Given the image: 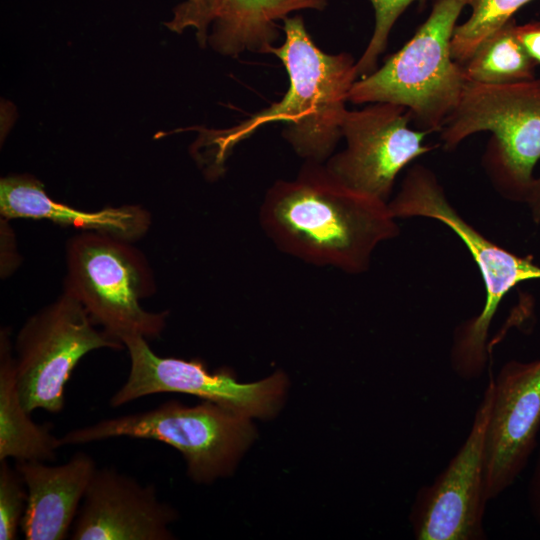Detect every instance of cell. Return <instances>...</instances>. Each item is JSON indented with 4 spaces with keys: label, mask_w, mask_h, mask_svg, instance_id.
<instances>
[{
    "label": "cell",
    "mask_w": 540,
    "mask_h": 540,
    "mask_svg": "<svg viewBox=\"0 0 540 540\" xmlns=\"http://www.w3.org/2000/svg\"><path fill=\"white\" fill-rule=\"evenodd\" d=\"M26 485L14 467L7 460L0 461V539L17 538L26 506Z\"/></svg>",
    "instance_id": "44dd1931"
},
{
    "label": "cell",
    "mask_w": 540,
    "mask_h": 540,
    "mask_svg": "<svg viewBox=\"0 0 540 540\" xmlns=\"http://www.w3.org/2000/svg\"><path fill=\"white\" fill-rule=\"evenodd\" d=\"M8 219L1 217L0 237H1V277L7 278L20 265V257L16 250L13 229L8 223Z\"/></svg>",
    "instance_id": "603a6c76"
},
{
    "label": "cell",
    "mask_w": 540,
    "mask_h": 540,
    "mask_svg": "<svg viewBox=\"0 0 540 540\" xmlns=\"http://www.w3.org/2000/svg\"><path fill=\"white\" fill-rule=\"evenodd\" d=\"M517 36L531 56V58L540 64V21H532L523 25L516 26Z\"/></svg>",
    "instance_id": "cb8c5ba5"
},
{
    "label": "cell",
    "mask_w": 540,
    "mask_h": 540,
    "mask_svg": "<svg viewBox=\"0 0 540 540\" xmlns=\"http://www.w3.org/2000/svg\"><path fill=\"white\" fill-rule=\"evenodd\" d=\"M281 27L285 39L273 46L283 63L289 88L283 98L243 122L223 130H206L198 146L222 165L229 151L267 123H285L283 136L305 162L325 163L342 137L349 93L357 81L356 61L347 52L329 54L312 40L300 15L288 16Z\"/></svg>",
    "instance_id": "7a4b0ae2"
},
{
    "label": "cell",
    "mask_w": 540,
    "mask_h": 540,
    "mask_svg": "<svg viewBox=\"0 0 540 540\" xmlns=\"http://www.w3.org/2000/svg\"><path fill=\"white\" fill-rule=\"evenodd\" d=\"M410 122L406 107L389 102L347 110L346 147L324 163L327 171L349 189L388 203L397 175L434 148L424 144L429 132L410 128Z\"/></svg>",
    "instance_id": "30bf717a"
},
{
    "label": "cell",
    "mask_w": 540,
    "mask_h": 540,
    "mask_svg": "<svg viewBox=\"0 0 540 540\" xmlns=\"http://www.w3.org/2000/svg\"><path fill=\"white\" fill-rule=\"evenodd\" d=\"M469 1L436 0L415 34L380 68L353 84L349 102L402 105L418 129L439 132L465 85L461 65L452 58L451 43Z\"/></svg>",
    "instance_id": "5b68a950"
},
{
    "label": "cell",
    "mask_w": 540,
    "mask_h": 540,
    "mask_svg": "<svg viewBox=\"0 0 540 540\" xmlns=\"http://www.w3.org/2000/svg\"><path fill=\"white\" fill-rule=\"evenodd\" d=\"M219 3L220 0H186L174 8L173 17L165 22V26L177 33L194 28L199 44L205 46L208 27L216 15Z\"/></svg>",
    "instance_id": "7402d4cb"
},
{
    "label": "cell",
    "mask_w": 540,
    "mask_h": 540,
    "mask_svg": "<svg viewBox=\"0 0 540 540\" xmlns=\"http://www.w3.org/2000/svg\"><path fill=\"white\" fill-rule=\"evenodd\" d=\"M249 419L211 401L195 406L168 401L145 412L70 430L59 439L61 446L119 437L163 442L183 455L192 480L210 483L229 474L254 439Z\"/></svg>",
    "instance_id": "8992f818"
},
{
    "label": "cell",
    "mask_w": 540,
    "mask_h": 540,
    "mask_svg": "<svg viewBox=\"0 0 540 540\" xmlns=\"http://www.w3.org/2000/svg\"><path fill=\"white\" fill-rule=\"evenodd\" d=\"M259 221L285 254L349 274L367 271L377 246L400 232L388 203L349 189L316 162L267 190Z\"/></svg>",
    "instance_id": "6da1fadb"
},
{
    "label": "cell",
    "mask_w": 540,
    "mask_h": 540,
    "mask_svg": "<svg viewBox=\"0 0 540 540\" xmlns=\"http://www.w3.org/2000/svg\"><path fill=\"white\" fill-rule=\"evenodd\" d=\"M532 0H470L469 18L456 26L451 54L463 64L494 31L513 18V15Z\"/></svg>",
    "instance_id": "d6986e66"
},
{
    "label": "cell",
    "mask_w": 540,
    "mask_h": 540,
    "mask_svg": "<svg viewBox=\"0 0 540 540\" xmlns=\"http://www.w3.org/2000/svg\"><path fill=\"white\" fill-rule=\"evenodd\" d=\"M96 326L66 290L24 322L13 352L18 394L30 414L38 409L54 414L63 410L65 386L86 354L101 348H125Z\"/></svg>",
    "instance_id": "ba28073f"
},
{
    "label": "cell",
    "mask_w": 540,
    "mask_h": 540,
    "mask_svg": "<svg viewBox=\"0 0 540 540\" xmlns=\"http://www.w3.org/2000/svg\"><path fill=\"white\" fill-rule=\"evenodd\" d=\"M388 208L396 219L423 217L444 224L478 266L485 287L484 305L478 315L456 327L450 363L461 379L481 377L490 361L489 330L500 303L518 284L540 279V265L531 255L520 256L496 244L466 221L450 203L436 175L424 165L408 169Z\"/></svg>",
    "instance_id": "3957f363"
},
{
    "label": "cell",
    "mask_w": 540,
    "mask_h": 540,
    "mask_svg": "<svg viewBox=\"0 0 540 540\" xmlns=\"http://www.w3.org/2000/svg\"><path fill=\"white\" fill-rule=\"evenodd\" d=\"M374 9L375 24L368 45L356 61L358 76L365 77L377 69L379 56L386 49L390 32L402 13L413 3L427 0H369Z\"/></svg>",
    "instance_id": "ffe728a7"
},
{
    "label": "cell",
    "mask_w": 540,
    "mask_h": 540,
    "mask_svg": "<svg viewBox=\"0 0 540 540\" xmlns=\"http://www.w3.org/2000/svg\"><path fill=\"white\" fill-rule=\"evenodd\" d=\"M327 0H220L208 42L218 53H269L280 36L278 20L294 11L323 10Z\"/></svg>",
    "instance_id": "2e32d148"
},
{
    "label": "cell",
    "mask_w": 540,
    "mask_h": 540,
    "mask_svg": "<svg viewBox=\"0 0 540 540\" xmlns=\"http://www.w3.org/2000/svg\"><path fill=\"white\" fill-rule=\"evenodd\" d=\"M130 358L126 381L109 404L117 408L144 396L183 393L211 401L247 417L266 418L279 409L287 388V377L278 371L253 383H240L227 369L210 372L199 359L161 357L141 335L122 340Z\"/></svg>",
    "instance_id": "9c48e42d"
},
{
    "label": "cell",
    "mask_w": 540,
    "mask_h": 540,
    "mask_svg": "<svg viewBox=\"0 0 540 540\" xmlns=\"http://www.w3.org/2000/svg\"><path fill=\"white\" fill-rule=\"evenodd\" d=\"M176 510L113 467L97 468L86 489L69 538L72 540H171Z\"/></svg>",
    "instance_id": "4fadbf2b"
},
{
    "label": "cell",
    "mask_w": 540,
    "mask_h": 540,
    "mask_svg": "<svg viewBox=\"0 0 540 540\" xmlns=\"http://www.w3.org/2000/svg\"><path fill=\"white\" fill-rule=\"evenodd\" d=\"M492 396L493 374L489 370L488 384L464 443L434 481L416 493L409 515L415 539H486L484 443Z\"/></svg>",
    "instance_id": "8fae6325"
},
{
    "label": "cell",
    "mask_w": 540,
    "mask_h": 540,
    "mask_svg": "<svg viewBox=\"0 0 540 540\" xmlns=\"http://www.w3.org/2000/svg\"><path fill=\"white\" fill-rule=\"evenodd\" d=\"M0 214L8 220H48L129 242L145 236L151 225L150 213L139 205L107 206L85 211L57 202L46 193L43 183L29 174L1 178Z\"/></svg>",
    "instance_id": "9a60e30c"
},
{
    "label": "cell",
    "mask_w": 540,
    "mask_h": 540,
    "mask_svg": "<svg viewBox=\"0 0 540 540\" xmlns=\"http://www.w3.org/2000/svg\"><path fill=\"white\" fill-rule=\"evenodd\" d=\"M514 18L490 34L461 65L465 82L506 84L535 78L538 64L516 33Z\"/></svg>",
    "instance_id": "ac0fdd59"
},
{
    "label": "cell",
    "mask_w": 540,
    "mask_h": 540,
    "mask_svg": "<svg viewBox=\"0 0 540 540\" xmlns=\"http://www.w3.org/2000/svg\"><path fill=\"white\" fill-rule=\"evenodd\" d=\"M525 203L528 205L534 221L540 224V175L535 177Z\"/></svg>",
    "instance_id": "484cf974"
},
{
    "label": "cell",
    "mask_w": 540,
    "mask_h": 540,
    "mask_svg": "<svg viewBox=\"0 0 540 540\" xmlns=\"http://www.w3.org/2000/svg\"><path fill=\"white\" fill-rule=\"evenodd\" d=\"M15 468L28 494L20 526L24 538H67L97 469L93 457L85 452H77L60 465H47L43 461H18Z\"/></svg>",
    "instance_id": "5bb4252c"
},
{
    "label": "cell",
    "mask_w": 540,
    "mask_h": 540,
    "mask_svg": "<svg viewBox=\"0 0 540 540\" xmlns=\"http://www.w3.org/2000/svg\"><path fill=\"white\" fill-rule=\"evenodd\" d=\"M528 501L533 516L540 523V450L528 485Z\"/></svg>",
    "instance_id": "d4e9b609"
},
{
    "label": "cell",
    "mask_w": 540,
    "mask_h": 540,
    "mask_svg": "<svg viewBox=\"0 0 540 540\" xmlns=\"http://www.w3.org/2000/svg\"><path fill=\"white\" fill-rule=\"evenodd\" d=\"M540 429V359L510 360L493 376L484 443L487 501L509 488L526 467Z\"/></svg>",
    "instance_id": "7c38bea8"
},
{
    "label": "cell",
    "mask_w": 540,
    "mask_h": 540,
    "mask_svg": "<svg viewBox=\"0 0 540 540\" xmlns=\"http://www.w3.org/2000/svg\"><path fill=\"white\" fill-rule=\"evenodd\" d=\"M52 424H37L21 403L15 376L13 344L10 329L0 331V461L56 460L62 447L51 432Z\"/></svg>",
    "instance_id": "e0dca14e"
},
{
    "label": "cell",
    "mask_w": 540,
    "mask_h": 540,
    "mask_svg": "<svg viewBox=\"0 0 540 540\" xmlns=\"http://www.w3.org/2000/svg\"><path fill=\"white\" fill-rule=\"evenodd\" d=\"M133 242L83 231L68 240L64 290L96 325L121 341L130 335L159 337L168 311L150 312L141 301L156 291L152 270ZM122 342V341H121Z\"/></svg>",
    "instance_id": "52a82bcc"
},
{
    "label": "cell",
    "mask_w": 540,
    "mask_h": 540,
    "mask_svg": "<svg viewBox=\"0 0 540 540\" xmlns=\"http://www.w3.org/2000/svg\"><path fill=\"white\" fill-rule=\"evenodd\" d=\"M491 132L483 167L495 189L526 202L540 160V78L506 84L465 82L439 133L443 148L456 149L471 135Z\"/></svg>",
    "instance_id": "277c9868"
}]
</instances>
